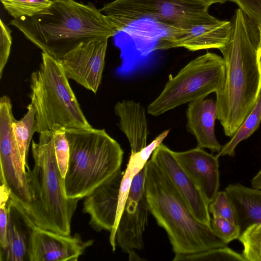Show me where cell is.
I'll return each instance as SVG.
<instances>
[{
    "label": "cell",
    "instance_id": "obj_27",
    "mask_svg": "<svg viewBox=\"0 0 261 261\" xmlns=\"http://www.w3.org/2000/svg\"><path fill=\"white\" fill-rule=\"evenodd\" d=\"M211 227L219 238L226 244L238 239L241 234L239 225L233 221L219 217H213Z\"/></svg>",
    "mask_w": 261,
    "mask_h": 261
},
{
    "label": "cell",
    "instance_id": "obj_30",
    "mask_svg": "<svg viewBox=\"0 0 261 261\" xmlns=\"http://www.w3.org/2000/svg\"><path fill=\"white\" fill-rule=\"evenodd\" d=\"M10 192L6 186L1 183L0 187V249L7 245V228L8 221L9 201Z\"/></svg>",
    "mask_w": 261,
    "mask_h": 261
},
{
    "label": "cell",
    "instance_id": "obj_29",
    "mask_svg": "<svg viewBox=\"0 0 261 261\" xmlns=\"http://www.w3.org/2000/svg\"><path fill=\"white\" fill-rule=\"evenodd\" d=\"M208 211L213 217L223 218L236 223L234 208L225 190L218 192L208 204Z\"/></svg>",
    "mask_w": 261,
    "mask_h": 261
},
{
    "label": "cell",
    "instance_id": "obj_3",
    "mask_svg": "<svg viewBox=\"0 0 261 261\" xmlns=\"http://www.w3.org/2000/svg\"><path fill=\"white\" fill-rule=\"evenodd\" d=\"M145 192L150 213L167 233L173 260L227 246L210 226L197 220L169 179L151 159L146 165Z\"/></svg>",
    "mask_w": 261,
    "mask_h": 261
},
{
    "label": "cell",
    "instance_id": "obj_28",
    "mask_svg": "<svg viewBox=\"0 0 261 261\" xmlns=\"http://www.w3.org/2000/svg\"><path fill=\"white\" fill-rule=\"evenodd\" d=\"M55 154L62 177L64 178L67 171L69 159V148L65 130H53Z\"/></svg>",
    "mask_w": 261,
    "mask_h": 261
},
{
    "label": "cell",
    "instance_id": "obj_18",
    "mask_svg": "<svg viewBox=\"0 0 261 261\" xmlns=\"http://www.w3.org/2000/svg\"><path fill=\"white\" fill-rule=\"evenodd\" d=\"M187 130L197 141V147L219 152L222 146L216 138L215 122L217 119L216 101L200 99L189 103L186 111Z\"/></svg>",
    "mask_w": 261,
    "mask_h": 261
},
{
    "label": "cell",
    "instance_id": "obj_13",
    "mask_svg": "<svg viewBox=\"0 0 261 261\" xmlns=\"http://www.w3.org/2000/svg\"><path fill=\"white\" fill-rule=\"evenodd\" d=\"M150 159L174 186L195 218L211 226L208 203L199 188L179 164L174 151L162 143L154 149Z\"/></svg>",
    "mask_w": 261,
    "mask_h": 261
},
{
    "label": "cell",
    "instance_id": "obj_11",
    "mask_svg": "<svg viewBox=\"0 0 261 261\" xmlns=\"http://www.w3.org/2000/svg\"><path fill=\"white\" fill-rule=\"evenodd\" d=\"M231 22L216 20L187 29H167L152 50L184 47L190 51L225 46L231 34Z\"/></svg>",
    "mask_w": 261,
    "mask_h": 261
},
{
    "label": "cell",
    "instance_id": "obj_31",
    "mask_svg": "<svg viewBox=\"0 0 261 261\" xmlns=\"http://www.w3.org/2000/svg\"><path fill=\"white\" fill-rule=\"evenodd\" d=\"M235 3L250 23L261 27V0H229Z\"/></svg>",
    "mask_w": 261,
    "mask_h": 261
},
{
    "label": "cell",
    "instance_id": "obj_16",
    "mask_svg": "<svg viewBox=\"0 0 261 261\" xmlns=\"http://www.w3.org/2000/svg\"><path fill=\"white\" fill-rule=\"evenodd\" d=\"M174 154L209 204L219 192L218 158L198 147L185 151H174Z\"/></svg>",
    "mask_w": 261,
    "mask_h": 261
},
{
    "label": "cell",
    "instance_id": "obj_9",
    "mask_svg": "<svg viewBox=\"0 0 261 261\" xmlns=\"http://www.w3.org/2000/svg\"><path fill=\"white\" fill-rule=\"evenodd\" d=\"M10 98L0 99V166L1 182L10 192V198L28 214L32 198L24 168L13 133L14 118Z\"/></svg>",
    "mask_w": 261,
    "mask_h": 261
},
{
    "label": "cell",
    "instance_id": "obj_21",
    "mask_svg": "<svg viewBox=\"0 0 261 261\" xmlns=\"http://www.w3.org/2000/svg\"><path fill=\"white\" fill-rule=\"evenodd\" d=\"M225 190L234 206L241 233L250 225L261 222V189L237 183L228 185Z\"/></svg>",
    "mask_w": 261,
    "mask_h": 261
},
{
    "label": "cell",
    "instance_id": "obj_24",
    "mask_svg": "<svg viewBox=\"0 0 261 261\" xmlns=\"http://www.w3.org/2000/svg\"><path fill=\"white\" fill-rule=\"evenodd\" d=\"M4 8L14 19L30 17L44 11L51 0H1Z\"/></svg>",
    "mask_w": 261,
    "mask_h": 261
},
{
    "label": "cell",
    "instance_id": "obj_7",
    "mask_svg": "<svg viewBox=\"0 0 261 261\" xmlns=\"http://www.w3.org/2000/svg\"><path fill=\"white\" fill-rule=\"evenodd\" d=\"M210 6L199 0H114L99 9L118 32L150 19L167 29H187L214 21Z\"/></svg>",
    "mask_w": 261,
    "mask_h": 261
},
{
    "label": "cell",
    "instance_id": "obj_8",
    "mask_svg": "<svg viewBox=\"0 0 261 261\" xmlns=\"http://www.w3.org/2000/svg\"><path fill=\"white\" fill-rule=\"evenodd\" d=\"M225 72L223 57L215 53L208 52L193 59L169 79L160 95L148 106L147 112L158 116L218 92L223 86Z\"/></svg>",
    "mask_w": 261,
    "mask_h": 261
},
{
    "label": "cell",
    "instance_id": "obj_17",
    "mask_svg": "<svg viewBox=\"0 0 261 261\" xmlns=\"http://www.w3.org/2000/svg\"><path fill=\"white\" fill-rule=\"evenodd\" d=\"M36 226L25 210L10 198L7 228V245L5 249H0V260H29L30 238Z\"/></svg>",
    "mask_w": 261,
    "mask_h": 261
},
{
    "label": "cell",
    "instance_id": "obj_6",
    "mask_svg": "<svg viewBox=\"0 0 261 261\" xmlns=\"http://www.w3.org/2000/svg\"><path fill=\"white\" fill-rule=\"evenodd\" d=\"M30 98L36 110L37 133L91 127L72 90L60 60L42 52L30 78Z\"/></svg>",
    "mask_w": 261,
    "mask_h": 261
},
{
    "label": "cell",
    "instance_id": "obj_4",
    "mask_svg": "<svg viewBox=\"0 0 261 261\" xmlns=\"http://www.w3.org/2000/svg\"><path fill=\"white\" fill-rule=\"evenodd\" d=\"M32 143L34 161L32 170L27 169L32 198L27 214L36 226L65 236L70 235L71 221L80 199L66 197L64 178L56 160L53 130L39 133Z\"/></svg>",
    "mask_w": 261,
    "mask_h": 261
},
{
    "label": "cell",
    "instance_id": "obj_22",
    "mask_svg": "<svg viewBox=\"0 0 261 261\" xmlns=\"http://www.w3.org/2000/svg\"><path fill=\"white\" fill-rule=\"evenodd\" d=\"M28 111L20 120H12V127L20 157L24 168L27 169V159L28 150L32 137L37 132L36 120V110L31 103L27 107Z\"/></svg>",
    "mask_w": 261,
    "mask_h": 261
},
{
    "label": "cell",
    "instance_id": "obj_2",
    "mask_svg": "<svg viewBox=\"0 0 261 261\" xmlns=\"http://www.w3.org/2000/svg\"><path fill=\"white\" fill-rule=\"evenodd\" d=\"M43 12L10 24L42 52L60 59L80 44L108 39L118 32L93 4L51 0Z\"/></svg>",
    "mask_w": 261,
    "mask_h": 261
},
{
    "label": "cell",
    "instance_id": "obj_12",
    "mask_svg": "<svg viewBox=\"0 0 261 261\" xmlns=\"http://www.w3.org/2000/svg\"><path fill=\"white\" fill-rule=\"evenodd\" d=\"M108 41L82 43L59 59L68 78L96 93L101 81Z\"/></svg>",
    "mask_w": 261,
    "mask_h": 261
},
{
    "label": "cell",
    "instance_id": "obj_5",
    "mask_svg": "<svg viewBox=\"0 0 261 261\" xmlns=\"http://www.w3.org/2000/svg\"><path fill=\"white\" fill-rule=\"evenodd\" d=\"M69 148L66 197L81 199L121 169L124 152L104 129L65 130Z\"/></svg>",
    "mask_w": 261,
    "mask_h": 261
},
{
    "label": "cell",
    "instance_id": "obj_35",
    "mask_svg": "<svg viewBox=\"0 0 261 261\" xmlns=\"http://www.w3.org/2000/svg\"><path fill=\"white\" fill-rule=\"evenodd\" d=\"M206 5L210 6L211 5L216 4V3H220L224 4L229 0H199Z\"/></svg>",
    "mask_w": 261,
    "mask_h": 261
},
{
    "label": "cell",
    "instance_id": "obj_26",
    "mask_svg": "<svg viewBox=\"0 0 261 261\" xmlns=\"http://www.w3.org/2000/svg\"><path fill=\"white\" fill-rule=\"evenodd\" d=\"M246 261L242 254L227 246L178 257L175 261Z\"/></svg>",
    "mask_w": 261,
    "mask_h": 261
},
{
    "label": "cell",
    "instance_id": "obj_14",
    "mask_svg": "<svg viewBox=\"0 0 261 261\" xmlns=\"http://www.w3.org/2000/svg\"><path fill=\"white\" fill-rule=\"evenodd\" d=\"M93 240L79 234L65 236L36 226L29 247V261H77Z\"/></svg>",
    "mask_w": 261,
    "mask_h": 261
},
{
    "label": "cell",
    "instance_id": "obj_32",
    "mask_svg": "<svg viewBox=\"0 0 261 261\" xmlns=\"http://www.w3.org/2000/svg\"><path fill=\"white\" fill-rule=\"evenodd\" d=\"M0 79L8 62L12 45L11 31L1 19L0 23Z\"/></svg>",
    "mask_w": 261,
    "mask_h": 261
},
{
    "label": "cell",
    "instance_id": "obj_19",
    "mask_svg": "<svg viewBox=\"0 0 261 261\" xmlns=\"http://www.w3.org/2000/svg\"><path fill=\"white\" fill-rule=\"evenodd\" d=\"M114 112L119 118V128L130 144L131 153L146 147L148 131L144 108L139 102L124 100L115 105Z\"/></svg>",
    "mask_w": 261,
    "mask_h": 261
},
{
    "label": "cell",
    "instance_id": "obj_15",
    "mask_svg": "<svg viewBox=\"0 0 261 261\" xmlns=\"http://www.w3.org/2000/svg\"><path fill=\"white\" fill-rule=\"evenodd\" d=\"M123 172L120 169L85 197L83 213L89 215V225L96 232L114 227Z\"/></svg>",
    "mask_w": 261,
    "mask_h": 261
},
{
    "label": "cell",
    "instance_id": "obj_1",
    "mask_svg": "<svg viewBox=\"0 0 261 261\" xmlns=\"http://www.w3.org/2000/svg\"><path fill=\"white\" fill-rule=\"evenodd\" d=\"M228 43L219 49L225 63V78L216 95L217 119L232 137L253 110L261 92V73L250 23L236 10Z\"/></svg>",
    "mask_w": 261,
    "mask_h": 261
},
{
    "label": "cell",
    "instance_id": "obj_20",
    "mask_svg": "<svg viewBox=\"0 0 261 261\" xmlns=\"http://www.w3.org/2000/svg\"><path fill=\"white\" fill-rule=\"evenodd\" d=\"M170 130H166L158 135L149 145L141 150L131 153L126 168L123 172L121 181L116 220L114 227L110 231L109 242L112 249L115 251L116 248V233L119 222L123 213L133 180L136 175L145 167L149 157L154 149L162 143Z\"/></svg>",
    "mask_w": 261,
    "mask_h": 261
},
{
    "label": "cell",
    "instance_id": "obj_34",
    "mask_svg": "<svg viewBox=\"0 0 261 261\" xmlns=\"http://www.w3.org/2000/svg\"><path fill=\"white\" fill-rule=\"evenodd\" d=\"M251 186L252 188L261 189V169L251 179Z\"/></svg>",
    "mask_w": 261,
    "mask_h": 261
},
{
    "label": "cell",
    "instance_id": "obj_23",
    "mask_svg": "<svg viewBox=\"0 0 261 261\" xmlns=\"http://www.w3.org/2000/svg\"><path fill=\"white\" fill-rule=\"evenodd\" d=\"M261 121V92L256 103L248 117L231 137L229 141L222 146L216 155L218 158L228 155L234 156L238 145L252 135L258 128Z\"/></svg>",
    "mask_w": 261,
    "mask_h": 261
},
{
    "label": "cell",
    "instance_id": "obj_25",
    "mask_svg": "<svg viewBox=\"0 0 261 261\" xmlns=\"http://www.w3.org/2000/svg\"><path fill=\"white\" fill-rule=\"evenodd\" d=\"M242 244V255L246 261H261V222L245 229L238 238Z\"/></svg>",
    "mask_w": 261,
    "mask_h": 261
},
{
    "label": "cell",
    "instance_id": "obj_10",
    "mask_svg": "<svg viewBox=\"0 0 261 261\" xmlns=\"http://www.w3.org/2000/svg\"><path fill=\"white\" fill-rule=\"evenodd\" d=\"M145 174L146 165L133 180L116 230V245L128 254L129 260H141L135 250L143 248V233L150 212L144 188Z\"/></svg>",
    "mask_w": 261,
    "mask_h": 261
},
{
    "label": "cell",
    "instance_id": "obj_33",
    "mask_svg": "<svg viewBox=\"0 0 261 261\" xmlns=\"http://www.w3.org/2000/svg\"><path fill=\"white\" fill-rule=\"evenodd\" d=\"M258 40L256 46L257 60L260 71L261 73V27H258Z\"/></svg>",
    "mask_w": 261,
    "mask_h": 261
}]
</instances>
